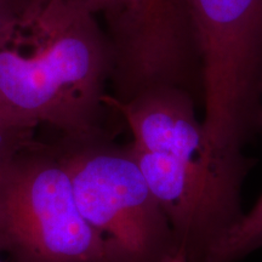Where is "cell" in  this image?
<instances>
[{
    "label": "cell",
    "instance_id": "ba28073f",
    "mask_svg": "<svg viewBox=\"0 0 262 262\" xmlns=\"http://www.w3.org/2000/svg\"><path fill=\"white\" fill-rule=\"evenodd\" d=\"M33 127L22 124L0 111V169L19 150L34 145Z\"/></svg>",
    "mask_w": 262,
    "mask_h": 262
},
{
    "label": "cell",
    "instance_id": "277c9868",
    "mask_svg": "<svg viewBox=\"0 0 262 262\" xmlns=\"http://www.w3.org/2000/svg\"><path fill=\"white\" fill-rule=\"evenodd\" d=\"M113 137L62 136L55 145L81 215L124 262H188L129 146Z\"/></svg>",
    "mask_w": 262,
    "mask_h": 262
},
{
    "label": "cell",
    "instance_id": "30bf717a",
    "mask_svg": "<svg viewBox=\"0 0 262 262\" xmlns=\"http://www.w3.org/2000/svg\"><path fill=\"white\" fill-rule=\"evenodd\" d=\"M0 262H2V261H0Z\"/></svg>",
    "mask_w": 262,
    "mask_h": 262
},
{
    "label": "cell",
    "instance_id": "5b68a950",
    "mask_svg": "<svg viewBox=\"0 0 262 262\" xmlns=\"http://www.w3.org/2000/svg\"><path fill=\"white\" fill-rule=\"evenodd\" d=\"M103 22L118 101L173 85L202 95L201 62L182 0H66Z\"/></svg>",
    "mask_w": 262,
    "mask_h": 262
},
{
    "label": "cell",
    "instance_id": "6da1fadb",
    "mask_svg": "<svg viewBox=\"0 0 262 262\" xmlns=\"http://www.w3.org/2000/svg\"><path fill=\"white\" fill-rule=\"evenodd\" d=\"M113 71L100 22L66 0H25L0 39V111L66 137L112 134L104 126Z\"/></svg>",
    "mask_w": 262,
    "mask_h": 262
},
{
    "label": "cell",
    "instance_id": "9c48e42d",
    "mask_svg": "<svg viewBox=\"0 0 262 262\" xmlns=\"http://www.w3.org/2000/svg\"><path fill=\"white\" fill-rule=\"evenodd\" d=\"M25 0H0V39L4 37Z\"/></svg>",
    "mask_w": 262,
    "mask_h": 262
},
{
    "label": "cell",
    "instance_id": "52a82bcc",
    "mask_svg": "<svg viewBox=\"0 0 262 262\" xmlns=\"http://www.w3.org/2000/svg\"><path fill=\"white\" fill-rule=\"evenodd\" d=\"M262 97V80H261ZM262 248V194L254 208L243 214L238 224L208 255L204 262H238Z\"/></svg>",
    "mask_w": 262,
    "mask_h": 262
},
{
    "label": "cell",
    "instance_id": "8992f818",
    "mask_svg": "<svg viewBox=\"0 0 262 262\" xmlns=\"http://www.w3.org/2000/svg\"><path fill=\"white\" fill-rule=\"evenodd\" d=\"M106 106L122 116L134 145L148 152L168 156L203 170L251 168L250 159H226L215 155L204 126L195 114V95L173 85L147 89L127 101L106 95Z\"/></svg>",
    "mask_w": 262,
    "mask_h": 262
},
{
    "label": "cell",
    "instance_id": "3957f363",
    "mask_svg": "<svg viewBox=\"0 0 262 262\" xmlns=\"http://www.w3.org/2000/svg\"><path fill=\"white\" fill-rule=\"evenodd\" d=\"M182 3L201 62L209 145L222 158H242L262 126V0Z\"/></svg>",
    "mask_w": 262,
    "mask_h": 262
},
{
    "label": "cell",
    "instance_id": "7a4b0ae2",
    "mask_svg": "<svg viewBox=\"0 0 262 262\" xmlns=\"http://www.w3.org/2000/svg\"><path fill=\"white\" fill-rule=\"evenodd\" d=\"M16 262H124L84 219L55 145L35 142L0 169V253Z\"/></svg>",
    "mask_w": 262,
    "mask_h": 262
}]
</instances>
